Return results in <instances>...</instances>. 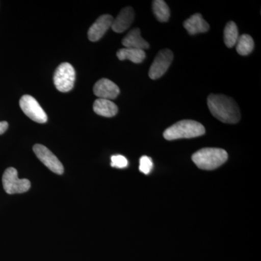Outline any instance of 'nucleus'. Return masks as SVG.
<instances>
[{"instance_id": "6e6552de", "label": "nucleus", "mask_w": 261, "mask_h": 261, "mask_svg": "<svg viewBox=\"0 0 261 261\" xmlns=\"http://www.w3.org/2000/svg\"><path fill=\"white\" fill-rule=\"evenodd\" d=\"M173 59V54L170 49H165L160 51L149 68V78L154 80L162 77L167 71Z\"/></svg>"}, {"instance_id": "f257e3e1", "label": "nucleus", "mask_w": 261, "mask_h": 261, "mask_svg": "<svg viewBox=\"0 0 261 261\" xmlns=\"http://www.w3.org/2000/svg\"><path fill=\"white\" fill-rule=\"evenodd\" d=\"M207 106L213 116L223 123L234 124L241 118L237 102L224 94H210L207 97Z\"/></svg>"}, {"instance_id": "20e7f679", "label": "nucleus", "mask_w": 261, "mask_h": 261, "mask_svg": "<svg viewBox=\"0 0 261 261\" xmlns=\"http://www.w3.org/2000/svg\"><path fill=\"white\" fill-rule=\"evenodd\" d=\"M3 185L5 191L9 195L21 194L29 191L31 182L28 179H20L18 171L14 168L5 170L3 176Z\"/></svg>"}, {"instance_id": "f3484780", "label": "nucleus", "mask_w": 261, "mask_h": 261, "mask_svg": "<svg viewBox=\"0 0 261 261\" xmlns=\"http://www.w3.org/2000/svg\"><path fill=\"white\" fill-rule=\"evenodd\" d=\"M236 44L237 51L240 56H248L254 49L253 39L248 34H243L241 37H239Z\"/></svg>"}, {"instance_id": "0eeeda50", "label": "nucleus", "mask_w": 261, "mask_h": 261, "mask_svg": "<svg viewBox=\"0 0 261 261\" xmlns=\"http://www.w3.org/2000/svg\"><path fill=\"white\" fill-rule=\"evenodd\" d=\"M33 150L39 161L53 173L61 175L64 172L61 161L45 146L37 144L34 146Z\"/></svg>"}, {"instance_id": "f8f14e48", "label": "nucleus", "mask_w": 261, "mask_h": 261, "mask_svg": "<svg viewBox=\"0 0 261 261\" xmlns=\"http://www.w3.org/2000/svg\"><path fill=\"white\" fill-rule=\"evenodd\" d=\"M183 25L190 35L207 32L210 28V25L202 18L200 13L192 15L190 18L187 19L184 22Z\"/></svg>"}, {"instance_id": "1a4fd4ad", "label": "nucleus", "mask_w": 261, "mask_h": 261, "mask_svg": "<svg viewBox=\"0 0 261 261\" xmlns=\"http://www.w3.org/2000/svg\"><path fill=\"white\" fill-rule=\"evenodd\" d=\"M93 92L99 99L112 100L120 94V89L112 81L102 79L94 84Z\"/></svg>"}, {"instance_id": "4468645a", "label": "nucleus", "mask_w": 261, "mask_h": 261, "mask_svg": "<svg viewBox=\"0 0 261 261\" xmlns=\"http://www.w3.org/2000/svg\"><path fill=\"white\" fill-rule=\"evenodd\" d=\"M94 113L99 116L111 118L118 113V106L109 99H97L94 101L93 105Z\"/></svg>"}, {"instance_id": "aec40b11", "label": "nucleus", "mask_w": 261, "mask_h": 261, "mask_svg": "<svg viewBox=\"0 0 261 261\" xmlns=\"http://www.w3.org/2000/svg\"><path fill=\"white\" fill-rule=\"evenodd\" d=\"M128 161L124 156L116 154L111 157V166L114 168H123L128 166Z\"/></svg>"}, {"instance_id": "f03ea898", "label": "nucleus", "mask_w": 261, "mask_h": 261, "mask_svg": "<svg viewBox=\"0 0 261 261\" xmlns=\"http://www.w3.org/2000/svg\"><path fill=\"white\" fill-rule=\"evenodd\" d=\"M205 128L200 123L192 120H183L170 126L163 133L166 140L191 139L205 135Z\"/></svg>"}, {"instance_id": "412c9836", "label": "nucleus", "mask_w": 261, "mask_h": 261, "mask_svg": "<svg viewBox=\"0 0 261 261\" xmlns=\"http://www.w3.org/2000/svg\"><path fill=\"white\" fill-rule=\"evenodd\" d=\"M8 128V123L7 121L0 122V135H3Z\"/></svg>"}, {"instance_id": "6ab92c4d", "label": "nucleus", "mask_w": 261, "mask_h": 261, "mask_svg": "<svg viewBox=\"0 0 261 261\" xmlns=\"http://www.w3.org/2000/svg\"><path fill=\"white\" fill-rule=\"evenodd\" d=\"M153 168L152 159L148 156H142L140 161V170L141 172L145 174H149Z\"/></svg>"}, {"instance_id": "423d86ee", "label": "nucleus", "mask_w": 261, "mask_h": 261, "mask_svg": "<svg viewBox=\"0 0 261 261\" xmlns=\"http://www.w3.org/2000/svg\"><path fill=\"white\" fill-rule=\"evenodd\" d=\"M20 106L23 112L32 121L45 123L47 116L35 98L31 95H23L20 99Z\"/></svg>"}, {"instance_id": "9b49d317", "label": "nucleus", "mask_w": 261, "mask_h": 261, "mask_svg": "<svg viewBox=\"0 0 261 261\" xmlns=\"http://www.w3.org/2000/svg\"><path fill=\"white\" fill-rule=\"evenodd\" d=\"M135 19V11L130 7L122 9L116 19H113V30L116 33H123L129 28Z\"/></svg>"}, {"instance_id": "dca6fc26", "label": "nucleus", "mask_w": 261, "mask_h": 261, "mask_svg": "<svg viewBox=\"0 0 261 261\" xmlns=\"http://www.w3.org/2000/svg\"><path fill=\"white\" fill-rule=\"evenodd\" d=\"M224 42L226 47H233L237 44L239 39V32L236 23L229 21L226 24L224 32Z\"/></svg>"}, {"instance_id": "ddd939ff", "label": "nucleus", "mask_w": 261, "mask_h": 261, "mask_svg": "<svg viewBox=\"0 0 261 261\" xmlns=\"http://www.w3.org/2000/svg\"><path fill=\"white\" fill-rule=\"evenodd\" d=\"M122 44L126 48L144 49H148L149 43L141 37L140 30L139 29H134L123 38Z\"/></svg>"}, {"instance_id": "39448f33", "label": "nucleus", "mask_w": 261, "mask_h": 261, "mask_svg": "<svg viewBox=\"0 0 261 261\" xmlns=\"http://www.w3.org/2000/svg\"><path fill=\"white\" fill-rule=\"evenodd\" d=\"M75 80L74 68L68 63H62L58 67L53 79L57 89L61 92L71 90L74 86Z\"/></svg>"}, {"instance_id": "a211bd4d", "label": "nucleus", "mask_w": 261, "mask_h": 261, "mask_svg": "<svg viewBox=\"0 0 261 261\" xmlns=\"http://www.w3.org/2000/svg\"><path fill=\"white\" fill-rule=\"evenodd\" d=\"M154 16L160 22H167L169 20L170 9L168 5L163 0H155L152 3Z\"/></svg>"}, {"instance_id": "9d476101", "label": "nucleus", "mask_w": 261, "mask_h": 261, "mask_svg": "<svg viewBox=\"0 0 261 261\" xmlns=\"http://www.w3.org/2000/svg\"><path fill=\"white\" fill-rule=\"evenodd\" d=\"M113 18L111 15H102L89 29L88 37L91 42H97L106 34V32L112 27Z\"/></svg>"}, {"instance_id": "2eb2a0df", "label": "nucleus", "mask_w": 261, "mask_h": 261, "mask_svg": "<svg viewBox=\"0 0 261 261\" xmlns=\"http://www.w3.org/2000/svg\"><path fill=\"white\" fill-rule=\"evenodd\" d=\"M117 57L120 61L129 60L135 63H141L145 59V51L133 48H122L117 53Z\"/></svg>"}, {"instance_id": "7ed1b4c3", "label": "nucleus", "mask_w": 261, "mask_h": 261, "mask_svg": "<svg viewBox=\"0 0 261 261\" xmlns=\"http://www.w3.org/2000/svg\"><path fill=\"white\" fill-rule=\"evenodd\" d=\"M228 159V154L221 148H203L196 152L192 160L202 170L211 171L222 166Z\"/></svg>"}]
</instances>
